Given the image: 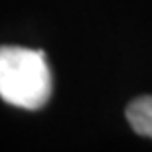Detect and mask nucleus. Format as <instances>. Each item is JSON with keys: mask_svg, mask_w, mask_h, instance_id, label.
Listing matches in <instances>:
<instances>
[{"mask_svg": "<svg viewBox=\"0 0 152 152\" xmlns=\"http://www.w3.org/2000/svg\"><path fill=\"white\" fill-rule=\"evenodd\" d=\"M51 95V71L44 51L4 45L0 48V99L14 107L36 111Z\"/></svg>", "mask_w": 152, "mask_h": 152, "instance_id": "obj_1", "label": "nucleus"}, {"mask_svg": "<svg viewBox=\"0 0 152 152\" xmlns=\"http://www.w3.org/2000/svg\"><path fill=\"white\" fill-rule=\"evenodd\" d=\"M126 121L136 134L152 138V95H142L129 103Z\"/></svg>", "mask_w": 152, "mask_h": 152, "instance_id": "obj_2", "label": "nucleus"}]
</instances>
